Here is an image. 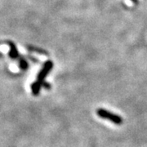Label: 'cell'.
Returning <instances> with one entry per match:
<instances>
[{"label": "cell", "mask_w": 147, "mask_h": 147, "mask_svg": "<svg viewBox=\"0 0 147 147\" xmlns=\"http://www.w3.org/2000/svg\"><path fill=\"white\" fill-rule=\"evenodd\" d=\"M96 115L101 119L110 120V122H112L113 123L117 124V125H121L123 123V118L122 117L110 112L109 110H105V109L99 108L96 110Z\"/></svg>", "instance_id": "obj_1"}, {"label": "cell", "mask_w": 147, "mask_h": 147, "mask_svg": "<svg viewBox=\"0 0 147 147\" xmlns=\"http://www.w3.org/2000/svg\"><path fill=\"white\" fill-rule=\"evenodd\" d=\"M53 68V62L52 61H47L45 63L43 64L42 69H40V71L38 74L37 76V82H38L39 84L43 85L44 80L47 76V74L52 71Z\"/></svg>", "instance_id": "obj_2"}, {"label": "cell", "mask_w": 147, "mask_h": 147, "mask_svg": "<svg viewBox=\"0 0 147 147\" xmlns=\"http://www.w3.org/2000/svg\"><path fill=\"white\" fill-rule=\"evenodd\" d=\"M42 87H44L46 89H50L51 85H50V84H48L47 83H46V82H44V83H43V85H42Z\"/></svg>", "instance_id": "obj_6"}, {"label": "cell", "mask_w": 147, "mask_h": 147, "mask_svg": "<svg viewBox=\"0 0 147 147\" xmlns=\"http://www.w3.org/2000/svg\"><path fill=\"white\" fill-rule=\"evenodd\" d=\"M42 87V84H39V83L37 82V81H34V82L31 84V91L32 93L34 94V96H38V95Z\"/></svg>", "instance_id": "obj_4"}, {"label": "cell", "mask_w": 147, "mask_h": 147, "mask_svg": "<svg viewBox=\"0 0 147 147\" xmlns=\"http://www.w3.org/2000/svg\"><path fill=\"white\" fill-rule=\"evenodd\" d=\"M29 66V65L27 63V61L24 59V58H21L20 60V67L21 69H27Z\"/></svg>", "instance_id": "obj_5"}, {"label": "cell", "mask_w": 147, "mask_h": 147, "mask_svg": "<svg viewBox=\"0 0 147 147\" xmlns=\"http://www.w3.org/2000/svg\"><path fill=\"white\" fill-rule=\"evenodd\" d=\"M134 3H136V4H137L138 3V0H131Z\"/></svg>", "instance_id": "obj_7"}, {"label": "cell", "mask_w": 147, "mask_h": 147, "mask_svg": "<svg viewBox=\"0 0 147 147\" xmlns=\"http://www.w3.org/2000/svg\"><path fill=\"white\" fill-rule=\"evenodd\" d=\"M8 45L10 47V51H9V56L11 59H16L19 57V53H18V50L17 47L15 45V43L12 42H8Z\"/></svg>", "instance_id": "obj_3"}]
</instances>
